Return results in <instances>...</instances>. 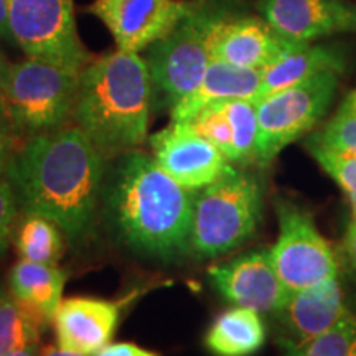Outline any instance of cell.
<instances>
[{
  "label": "cell",
  "instance_id": "cell-1",
  "mask_svg": "<svg viewBox=\"0 0 356 356\" xmlns=\"http://www.w3.org/2000/svg\"><path fill=\"white\" fill-rule=\"evenodd\" d=\"M106 160L78 126L32 136L13 154L8 180L24 213L42 215L71 241L95 228Z\"/></svg>",
  "mask_w": 356,
  "mask_h": 356
},
{
  "label": "cell",
  "instance_id": "cell-2",
  "mask_svg": "<svg viewBox=\"0 0 356 356\" xmlns=\"http://www.w3.org/2000/svg\"><path fill=\"white\" fill-rule=\"evenodd\" d=\"M102 203L115 234L134 251L170 261L190 252L193 191L140 150L114 159Z\"/></svg>",
  "mask_w": 356,
  "mask_h": 356
},
{
  "label": "cell",
  "instance_id": "cell-3",
  "mask_svg": "<svg viewBox=\"0 0 356 356\" xmlns=\"http://www.w3.org/2000/svg\"><path fill=\"white\" fill-rule=\"evenodd\" d=\"M152 78L139 53L115 50L81 71L74 126L106 160L137 150L149 134Z\"/></svg>",
  "mask_w": 356,
  "mask_h": 356
},
{
  "label": "cell",
  "instance_id": "cell-4",
  "mask_svg": "<svg viewBox=\"0 0 356 356\" xmlns=\"http://www.w3.org/2000/svg\"><path fill=\"white\" fill-rule=\"evenodd\" d=\"M262 203L259 177L229 163L218 180L193 191L191 254L211 259L248 243L259 228Z\"/></svg>",
  "mask_w": 356,
  "mask_h": 356
},
{
  "label": "cell",
  "instance_id": "cell-5",
  "mask_svg": "<svg viewBox=\"0 0 356 356\" xmlns=\"http://www.w3.org/2000/svg\"><path fill=\"white\" fill-rule=\"evenodd\" d=\"M188 10L165 37L147 48L150 78L170 108L202 83L210 56V35L216 22L234 10L233 0H188Z\"/></svg>",
  "mask_w": 356,
  "mask_h": 356
},
{
  "label": "cell",
  "instance_id": "cell-6",
  "mask_svg": "<svg viewBox=\"0 0 356 356\" xmlns=\"http://www.w3.org/2000/svg\"><path fill=\"white\" fill-rule=\"evenodd\" d=\"M81 71L29 58L0 74L7 115L20 132L38 136L73 118Z\"/></svg>",
  "mask_w": 356,
  "mask_h": 356
},
{
  "label": "cell",
  "instance_id": "cell-7",
  "mask_svg": "<svg viewBox=\"0 0 356 356\" xmlns=\"http://www.w3.org/2000/svg\"><path fill=\"white\" fill-rule=\"evenodd\" d=\"M337 88V71H323L304 83L256 101L254 163L269 167L289 144L310 132L328 111Z\"/></svg>",
  "mask_w": 356,
  "mask_h": 356
},
{
  "label": "cell",
  "instance_id": "cell-8",
  "mask_svg": "<svg viewBox=\"0 0 356 356\" xmlns=\"http://www.w3.org/2000/svg\"><path fill=\"white\" fill-rule=\"evenodd\" d=\"M10 40L29 58L76 71L91 63L79 38L73 0H7Z\"/></svg>",
  "mask_w": 356,
  "mask_h": 356
},
{
  "label": "cell",
  "instance_id": "cell-9",
  "mask_svg": "<svg viewBox=\"0 0 356 356\" xmlns=\"http://www.w3.org/2000/svg\"><path fill=\"white\" fill-rule=\"evenodd\" d=\"M279 236L273 252L274 266L287 296L338 275L333 248L320 234L312 215L292 200H275Z\"/></svg>",
  "mask_w": 356,
  "mask_h": 356
},
{
  "label": "cell",
  "instance_id": "cell-10",
  "mask_svg": "<svg viewBox=\"0 0 356 356\" xmlns=\"http://www.w3.org/2000/svg\"><path fill=\"white\" fill-rule=\"evenodd\" d=\"M188 0H92L88 10L113 35L118 50L140 53L170 32Z\"/></svg>",
  "mask_w": 356,
  "mask_h": 356
},
{
  "label": "cell",
  "instance_id": "cell-11",
  "mask_svg": "<svg viewBox=\"0 0 356 356\" xmlns=\"http://www.w3.org/2000/svg\"><path fill=\"white\" fill-rule=\"evenodd\" d=\"M208 275L226 300L257 314H275L287 299L270 249H254L211 266Z\"/></svg>",
  "mask_w": 356,
  "mask_h": 356
},
{
  "label": "cell",
  "instance_id": "cell-12",
  "mask_svg": "<svg viewBox=\"0 0 356 356\" xmlns=\"http://www.w3.org/2000/svg\"><path fill=\"white\" fill-rule=\"evenodd\" d=\"M150 147L159 167L191 191L213 184L229 167L225 154L185 122L155 132Z\"/></svg>",
  "mask_w": 356,
  "mask_h": 356
},
{
  "label": "cell",
  "instance_id": "cell-13",
  "mask_svg": "<svg viewBox=\"0 0 356 356\" xmlns=\"http://www.w3.org/2000/svg\"><path fill=\"white\" fill-rule=\"evenodd\" d=\"M257 7L280 37L296 44L356 32V6L346 0H259Z\"/></svg>",
  "mask_w": 356,
  "mask_h": 356
},
{
  "label": "cell",
  "instance_id": "cell-14",
  "mask_svg": "<svg viewBox=\"0 0 356 356\" xmlns=\"http://www.w3.org/2000/svg\"><path fill=\"white\" fill-rule=\"evenodd\" d=\"M211 60L264 70L296 47L287 42L264 19L231 10L216 22L210 35Z\"/></svg>",
  "mask_w": 356,
  "mask_h": 356
},
{
  "label": "cell",
  "instance_id": "cell-15",
  "mask_svg": "<svg viewBox=\"0 0 356 356\" xmlns=\"http://www.w3.org/2000/svg\"><path fill=\"white\" fill-rule=\"evenodd\" d=\"M121 318V304L92 297L61 300L55 317L56 345L66 351L95 356L111 343Z\"/></svg>",
  "mask_w": 356,
  "mask_h": 356
},
{
  "label": "cell",
  "instance_id": "cell-16",
  "mask_svg": "<svg viewBox=\"0 0 356 356\" xmlns=\"http://www.w3.org/2000/svg\"><path fill=\"white\" fill-rule=\"evenodd\" d=\"M274 315L286 332L284 337L292 341H305L322 335L353 314L346 305L340 282L333 277L289 293Z\"/></svg>",
  "mask_w": 356,
  "mask_h": 356
},
{
  "label": "cell",
  "instance_id": "cell-17",
  "mask_svg": "<svg viewBox=\"0 0 356 356\" xmlns=\"http://www.w3.org/2000/svg\"><path fill=\"white\" fill-rule=\"evenodd\" d=\"M262 83V70L243 68L211 60L200 86L172 106V122H188L200 111L215 104V102L229 99H251L256 101Z\"/></svg>",
  "mask_w": 356,
  "mask_h": 356
},
{
  "label": "cell",
  "instance_id": "cell-18",
  "mask_svg": "<svg viewBox=\"0 0 356 356\" xmlns=\"http://www.w3.org/2000/svg\"><path fill=\"white\" fill-rule=\"evenodd\" d=\"M345 56L341 50L330 44H296L262 70V83L256 101L296 84L304 83L323 71L341 73ZM254 101V102H256Z\"/></svg>",
  "mask_w": 356,
  "mask_h": 356
},
{
  "label": "cell",
  "instance_id": "cell-19",
  "mask_svg": "<svg viewBox=\"0 0 356 356\" xmlns=\"http://www.w3.org/2000/svg\"><path fill=\"white\" fill-rule=\"evenodd\" d=\"M266 341L261 314L233 307L218 315L204 335V346L215 356H252Z\"/></svg>",
  "mask_w": 356,
  "mask_h": 356
},
{
  "label": "cell",
  "instance_id": "cell-20",
  "mask_svg": "<svg viewBox=\"0 0 356 356\" xmlns=\"http://www.w3.org/2000/svg\"><path fill=\"white\" fill-rule=\"evenodd\" d=\"M8 284L15 299L35 307L53 323V317L63 300L65 270L56 266L20 259L12 267Z\"/></svg>",
  "mask_w": 356,
  "mask_h": 356
},
{
  "label": "cell",
  "instance_id": "cell-21",
  "mask_svg": "<svg viewBox=\"0 0 356 356\" xmlns=\"http://www.w3.org/2000/svg\"><path fill=\"white\" fill-rule=\"evenodd\" d=\"M50 323L42 312L8 293L0 305V356L40 345Z\"/></svg>",
  "mask_w": 356,
  "mask_h": 356
},
{
  "label": "cell",
  "instance_id": "cell-22",
  "mask_svg": "<svg viewBox=\"0 0 356 356\" xmlns=\"http://www.w3.org/2000/svg\"><path fill=\"white\" fill-rule=\"evenodd\" d=\"M63 231L56 222L35 213H24L17 225L15 246L20 259L56 266L63 257Z\"/></svg>",
  "mask_w": 356,
  "mask_h": 356
},
{
  "label": "cell",
  "instance_id": "cell-23",
  "mask_svg": "<svg viewBox=\"0 0 356 356\" xmlns=\"http://www.w3.org/2000/svg\"><path fill=\"white\" fill-rule=\"evenodd\" d=\"M284 356H356V317L350 315L322 335L305 341L277 338Z\"/></svg>",
  "mask_w": 356,
  "mask_h": 356
},
{
  "label": "cell",
  "instance_id": "cell-24",
  "mask_svg": "<svg viewBox=\"0 0 356 356\" xmlns=\"http://www.w3.org/2000/svg\"><path fill=\"white\" fill-rule=\"evenodd\" d=\"M221 104L233 129L231 162L241 163V165L254 162L257 139L256 102L251 99H229L221 101Z\"/></svg>",
  "mask_w": 356,
  "mask_h": 356
},
{
  "label": "cell",
  "instance_id": "cell-25",
  "mask_svg": "<svg viewBox=\"0 0 356 356\" xmlns=\"http://www.w3.org/2000/svg\"><path fill=\"white\" fill-rule=\"evenodd\" d=\"M307 142L338 152L356 154V91L346 96L323 131L314 134Z\"/></svg>",
  "mask_w": 356,
  "mask_h": 356
},
{
  "label": "cell",
  "instance_id": "cell-26",
  "mask_svg": "<svg viewBox=\"0 0 356 356\" xmlns=\"http://www.w3.org/2000/svg\"><path fill=\"white\" fill-rule=\"evenodd\" d=\"M185 124H188L195 132L218 147L231 163V155H233V129H231L229 119L225 109H222L221 102H215V104L202 109L193 119H190Z\"/></svg>",
  "mask_w": 356,
  "mask_h": 356
},
{
  "label": "cell",
  "instance_id": "cell-27",
  "mask_svg": "<svg viewBox=\"0 0 356 356\" xmlns=\"http://www.w3.org/2000/svg\"><path fill=\"white\" fill-rule=\"evenodd\" d=\"M307 149L317 160L318 165L343 188L346 193L356 190V154L338 152L307 142Z\"/></svg>",
  "mask_w": 356,
  "mask_h": 356
},
{
  "label": "cell",
  "instance_id": "cell-28",
  "mask_svg": "<svg viewBox=\"0 0 356 356\" xmlns=\"http://www.w3.org/2000/svg\"><path fill=\"white\" fill-rule=\"evenodd\" d=\"M17 213H19V202L12 181L7 177L0 180V256L7 251L10 243Z\"/></svg>",
  "mask_w": 356,
  "mask_h": 356
},
{
  "label": "cell",
  "instance_id": "cell-29",
  "mask_svg": "<svg viewBox=\"0 0 356 356\" xmlns=\"http://www.w3.org/2000/svg\"><path fill=\"white\" fill-rule=\"evenodd\" d=\"M95 356H160L152 350H145L136 343H129V341H122V343H109L104 348L97 351Z\"/></svg>",
  "mask_w": 356,
  "mask_h": 356
},
{
  "label": "cell",
  "instance_id": "cell-30",
  "mask_svg": "<svg viewBox=\"0 0 356 356\" xmlns=\"http://www.w3.org/2000/svg\"><path fill=\"white\" fill-rule=\"evenodd\" d=\"M13 145L10 137L0 132V180L8 177V168H10L13 159Z\"/></svg>",
  "mask_w": 356,
  "mask_h": 356
},
{
  "label": "cell",
  "instance_id": "cell-31",
  "mask_svg": "<svg viewBox=\"0 0 356 356\" xmlns=\"http://www.w3.org/2000/svg\"><path fill=\"white\" fill-rule=\"evenodd\" d=\"M343 249L346 259H348L351 269L356 274V216L351 218V221L348 222V228H346L343 239Z\"/></svg>",
  "mask_w": 356,
  "mask_h": 356
},
{
  "label": "cell",
  "instance_id": "cell-32",
  "mask_svg": "<svg viewBox=\"0 0 356 356\" xmlns=\"http://www.w3.org/2000/svg\"><path fill=\"white\" fill-rule=\"evenodd\" d=\"M0 37L10 40V29H8L7 0H0Z\"/></svg>",
  "mask_w": 356,
  "mask_h": 356
},
{
  "label": "cell",
  "instance_id": "cell-33",
  "mask_svg": "<svg viewBox=\"0 0 356 356\" xmlns=\"http://www.w3.org/2000/svg\"><path fill=\"white\" fill-rule=\"evenodd\" d=\"M40 356H84V355L73 353V351H66L56 345V346H44V348H42V351H40Z\"/></svg>",
  "mask_w": 356,
  "mask_h": 356
},
{
  "label": "cell",
  "instance_id": "cell-34",
  "mask_svg": "<svg viewBox=\"0 0 356 356\" xmlns=\"http://www.w3.org/2000/svg\"><path fill=\"white\" fill-rule=\"evenodd\" d=\"M40 351H42L40 345H33V346H29V348L13 351V353H8L6 356H40Z\"/></svg>",
  "mask_w": 356,
  "mask_h": 356
},
{
  "label": "cell",
  "instance_id": "cell-35",
  "mask_svg": "<svg viewBox=\"0 0 356 356\" xmlns=\"http://www.w3.org/2000/svg\"><path fill=\"white\" fill-rule=\"evenodd\" d=\"M7 118V108L6 101H3V92H2V84H0V122Z\"/></svg>",
  "mask_w": 356,
  "mask_h": 356
},
{
  "label": "cell",
  "instance_id": "cell-36",
  "mask_svg": "<svg viewBox=\"0 0 356 356\" xmlns=\"http://www.w3.org/2000/svg\"><path fill=\"white\" fill-rule=\"evenodd\" d=\"M346 195H348L350 204H351V208H353V216H356V190L350 191V193H346Z\"/></svg>",
  "mask_w": 356,
  "mask_h": 356
},
{
  "label": "cell",
  "instance_id": "cell-37",
  "mask_svg": "<svg viewBox=\"0 0 356 356\" xmlns=\"http://www.w3.org/2000/svg\"><path fill=\"white\" fill-rule=\"evenodd\" d=\"M7 65H8L7 61L3 60V56H2V55H0V74H2V71L6 70V66H7Z\"/></svg>",
  "mask_w": 356,
  "mask_h": 356
},
{
  "label": "cell",
  "instance_id": "cell-38",
  "mask_svg": "<svg viewBox=\"0 0 356 356\" xmlns=\"http://www.w3.org/2000/svg\"><path fill=\"white\" fill-rule=\"evenodd\" d=\"M6 297H7V293L2 291V287H0V305H2V302L6 300Z\"/></svg>",
  "mask_w": 356,
  "mask_h": 356
}]
</instances>
